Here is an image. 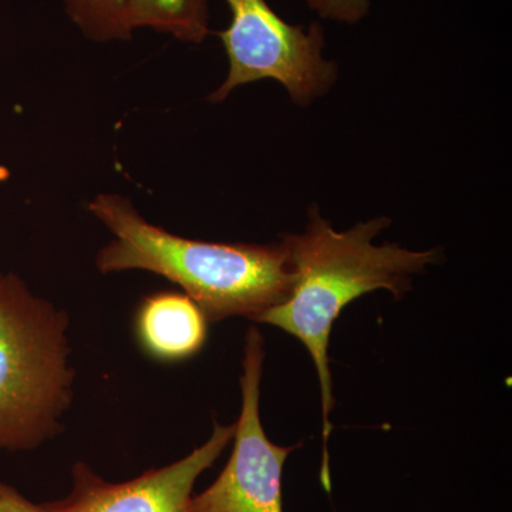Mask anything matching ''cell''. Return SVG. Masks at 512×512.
Here are the masks:
<instances>
[{
  "mask_svg": "<svg viewBox=\"0 0 512 512\" xmlns=\"http://www.w3.org/2000/svg\"><path fill=\"white\" fill-rule=\"evenodd\" d=\"M70 318L15 272H0V451L36 450L62 434L76 372Z\"/></svg>",
  "mask_w": 512,
  "mask_h": 512,
  "instance_id": "3",
  "label": "cell"
},
{
  "mask_svg": "<svg viewBox=\"0 0 512 512\" xmlns=\"http://www.w3.org/2000/svg\"><path fill=\"white\" fill-rule=\"evenodd\" d=\"M0 512H52L45 505L33 503L29 498L20 493L0 478Z\"/></svg>",
  "mask_w": 512,
  "mask_h": 512,
  "instance_id": "11",
  "label": "cell"
},
{
  "mask_svg": "<svg viewBox=\"0 0 512 512\" xmlns=\"http://www.w3.org/2000/svg\"><path fill=\"white\" fill-rule=\"evenodd\" d=\"M67 16L87 39L97 43L133 39L131 0H62Z\"/></svg>",
  "mask_w": 512,
  "mask_h": 512,
  "instance_id": "9",
  "label": "cell"
},
{
  "mask_svg": "<svg viewBox=\"0 0 512 512\" xmlns=\"http://www.w3.org/2000/svg\"><path fill=\"white\" fill-rule=\"evenodd\" d=\"M231 23L217 35L228 56V76L208 97L222 103L244 84L275 80L295 103H311L335 83L338 67L323 59L322 26L285 22L266 0H225Z\"/></svg>",
  "mask_w": 512,
  "mask_h": 512,
  "instance_id": "4",
  "label": "cell"
},
{
  "mask_svg": "<svg viewBox=\"0 0 512 512\" xmlns=\"http://www.w3.org/2000/svg\"><path fill=\"white\" fill-rule=\"evenodd\" d=\"M235 423L214 421L210 439L190 454L123 483H110L89 464L72 467V488L60 500L43 503L52 512H191L194 485L231 443Z\"/></svg>",
  "mask_w": 512,
  "mask_h": 512,
  "instance_id": "6",
  "label": "cell"
},
{
  "mask_svg": "<svg viewBox=\"0 0 512 512\" xmlns=\"http://www.w3.org/2000/svg\"><path fill=\"white\" fill-rule=\"evenodd\" d=\"M392 224L386 217L335 231L312 207L301 235H286L284 244L293 272L291 293L284 302L259 316L256 323L274 326L299 340L312 357L322 393L323 457L320 483L330 493V412L335 406L329 342L333 325L350 302L366 293L389 291L403 298L414 275L437 264L440 251H410L397 244L375 245L373 239Z\"/></svg>",
  "mask_w": 512,
  "mask_h": 512,
  "instance_id": "1",
  "label": "cell"
},
{
  "mask_svg": "<svg viewBox=\"0 0 512 512\" xmlns=\"http://www.w3.org/2000/svg\"><path fill=\"white\" fill-rule=\"evenodd\" d=\"M264 362L265 339L252 326L245 336L234 450L217 480L192 495L191 512H284L282 474L286 460L301 443L282 447L266 436L259 409Z\"/></svg>",
  "mask_w": 512,
  "mask_h": 512,
  "instance_id": "5",
  "label": "cell"
},
{
  "mask_svg": "<svg viewBox=\"0 0 512 512\" xmlns=\"http://www.w3.org/2000/svg\"><path fill=\"white\" fill-rule=\"evenodd\" d=\"M208 319L190 296L178 291L150 293L138 305L134 333L151 359L178 363L201 352L208 338Z\"/></svg>",
  "mask_w": 512,
  "mask_h": 512,
  "instance_id": "7",
  "label": "cell"
},
{
  "mask_svg": "<svg viewBox=\"0 0 512 512\" xmlns=\"http://www.w3.org/2000/svg\"><path fill=\"white\" fill-rule=\"evenodd\" d=\"M131 26L201 45L210 35V0H131Z\"/></svg>",
  "mask_w": 512,
  "mask_h": 512,
  "instance_id": "8",
  "label": "cell"
},
{
  "mask_svg": "<svg viewBox=\"0 0 512 512\" xmlns=\"http://www.w3.org/2000/svg\"><path fill=\"white\" fill-rule=\"evenodd\" d=\"M322 18L343 23L360 22L370 9V0H306Z\"/></svg>",
  "mask_w": 512,
  "mask_h": 512,
  "instance_id": "10",
  "label": "cell"
},
{
  "mask_svg": "<svg viewBox=\"0 0 512 512\" xmlns=\"http://www.w3.org/2000/svg\"><path fill=\"white\" fill-rule=\"evenodd\" d=\"M87 211L109 229L94 266L103 275L144 271L177 285L208 322L258 320L288 298L293 272L281 244H221L180 237L147 221L119 192H100Z\"/></svg>",
  "mask_w": 512,
  "mask_h": 512,
  "instance_id": "2",
  "label": "cell"
}]
</instances>
